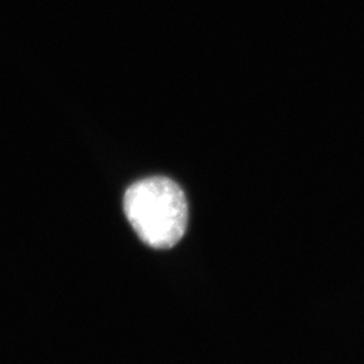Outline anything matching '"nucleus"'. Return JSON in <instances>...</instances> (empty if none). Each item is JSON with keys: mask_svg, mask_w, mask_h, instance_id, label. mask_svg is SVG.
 I'll list each match as a JSON object with an SVG mask.
<instances>
[{"mask_svg": "<svg viewBox=\"0 0 364 364\" xmlns=\"http://www.w3.org/2000/svg\"><path fill=\"white\" fill-rule=\"evenodd\" d=\"M123 205L131 227L150 247H173L185 235L189 215L186 196L168 177H149L132 183Z\"/></svg>", "mask_w": 364, "mask_h": 364, "instance_id": "obj_1", "label": "nucleus"}]
</instances>
